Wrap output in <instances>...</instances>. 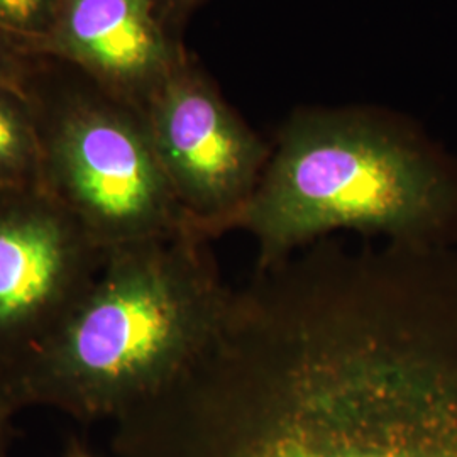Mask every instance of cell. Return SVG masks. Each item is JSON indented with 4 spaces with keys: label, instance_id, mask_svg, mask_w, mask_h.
I'll use <instances>...</instances> for the list:
<instances>
[{
    "label": "cell",
    "instance_id": "cell-1",
    "mask_svg": "<svg viewBox=\"0 0 457 457\" xmlns=\"http://www.w3.org/2000/svg\"><path fill=\"white\" fill-rule=\"evenodd\" d=\"M119 457H457V247L256 262L212 341L115 420Z\"/></svg>",
    "mask_w": 457,
    "mask_h": 457
},
{
    "label": "cell",
    "instance_id": "cell-2",
    "mask_svg": "<svg viewBox=\"0 0 457 457\" xmlns=\"http://www.w3.org/2000/svg\"><path fill=\"white\" fill-rule=\"evenodd\" d=\"M230 290L209 239L192 232L107 249L82 300L0 392L16 410L114 420L209 345Z\"/></svg>",
    "mask_w": 457,
    "mask_h": 457
},
{
    "label": "cell",
    "instance_id": "cell-3",
    "mask_svg": "<svg viewBox=\"0 0 457 457\" xmlns=\"http://www.w3.org/2000/svg\"><path fill=\"white\" fill-rule=\"evenodd\" d=\"M258 262L336 230L457 245V160L422 129L361 111H307L279 132L237 228Z\"/></svg>",
    "mask_w": 457,
    "mask_h": 457
},
{
    "label": "cell",
    "instance_id": "cell-4",
    "mask_svg": "<svg viewBox=\"0 0 457 457\" xmlns=\"http://www.w3.org/2000/svg\"><path fill=\"white\" fill-rule=\"evenodd\" d=\"M39 190L102 249L190 232L141 112L114 98H71L39 112ZM194 234V232H192Z\"/></svg>",
    "mask_w": 457,
    "mask_h": 457
},
{
    "label": "cell",
    "instance_id": "cell-5",
    "mask_svg": "<svg viewBox=\"0 0 457 457\" xmlns=\"http://www.w3.org/2000/svg\"><path fill=\"white\" fill-rule=\"evenodd\" d=\"M154 153L190 232L237 228L271 156L188 54L141 109Z\"/></svg>",
    "mask_w": 457,
    "mask_h": 457
},
{
    "label": "cell",
    "instance_id": "cell-6",
    "mask_svg": "<svg viewBox=\"0 0 457 457\" xmlns=\"http://www.w3.org/2000/svg\"><path fill=\"white\" fill-rule=\"evenodd\" d=\"M105 253L43 190L0 192V379L63 324Z\"/></svg>",
    "mask_w": 457,
    "mask_h": 457
},
{
    "label": "cell",
    "instance_id": "cell-7",
    "mask_svg": "<svg viewBox=\"0 0 457 457\" xmlns=\"http://www.w3.org/2000/svg\"><path fill=\"white\" fill-rule=\"evenodd\" d=\"M162 0H60L37 53L80 66L107 96L141 112L185 58Z\"/></svg>",
    "mask_w": 457,
    "mask_h": 457
},
{
    "label": "cell",
    "instance_id": "cell-8",
    "mask_svg": "<svg viewBox=\"0 0 457 457\" xmlns=\"http://www.w3.org/2000/svg\"><path fill=\"white\" fill-rule=\"evenodd\" d=\"M37 107L26 90L0 83V192L39 188Z\"/></svg>",
    "mask_w": 457,
    "mask_h": 457
},
{
    "label": "cell",
    "instance_id": "cell-9",
    "mask_svg": "<svg viewBox=\"0 0 457 457\" xmlns=\"http://www.w3.org/2000/svg\"><path fill=\"white\" fill-rule=\"evenodd\" d=\"M60 0H0V36L26 53H37L54 22Z\"/></svg>",
    "mask_w": 457,
    "mask_h": 457
},
{
    "label": "cell",
    "instance_id": "cell-10",
    "mask_svg": "<svg viewBox=\"0 0 457 457\" xmlns=\"http://www.w3.org/2000/svg\"><path fill=\"white\" fill-rule=\"evenodd\" d=\"M24 53L14 46L11 41H7L4 36H0V83L2 85H12L22 87L24 82V63H22Z\"/></svg>",
    "mask_w": 457,
    "mask_h": 457
},
{
    "label": "cell",
    "instance_id": "cell-11",
    "mask_svg": "<svg viewBox=\"0 0 457 457\" xmlns=\"http://www.w3.org/2000/svg\"><path fill=\"white\" fill-rule=\"evenodd\" d=\"M16 409L11 402L0 392V457H5L7 453V441H9V428H11V417Z\"/></svg>",
    "mask_w": 457,
    "mask_h": 457
},
{
    "label": "cell",
    "instance_id": "cell-12",
    "mask_svg": "<svg viewBox=\"0 0 457 457\" xmlns=\"http://www.w3.org/2000/svg\"><path fill=\"white\" fill-rule=\"evenodd\" d=\"M204 0H162L164 14L170 19V22L173 24L179 17L190 12L198 4H202Z\"/></svg>",
    "mask_w": 457,
    "mask_h": 457
},
{
    "label": "cell",
    "instance_id": "cell-13",
    "mask_svg": "<svg viewBox=\"0 0 457 457\" xmlns=\"http://www.w3.org/2000/svg\"><path fill=\"white\" fill-rule=\"evenodd\" d=\"M66 457H94L90 453H87L85 449H83L82 445H79V444H75V445H71L70 447V451H68V456Z\"/></svg>",
    "mask_w": 457,
    "mask_h": 457
}]
</instances>
